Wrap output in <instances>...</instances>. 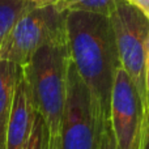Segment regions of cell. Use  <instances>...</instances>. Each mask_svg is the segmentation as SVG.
Segmentation results:
<instances>
[{
  "instance_id": "6da1fadb",
  "label": "cell",
  "mask_w": 149,
  "mask_h": 149,
  "mask_svg": "<svg viewBox=\"0 0 149 149\" xmlns=\"http://www.w3.org/2000/svg\"><path fill=\"white\" fill-rule=\"evenodd\" d=\"M67 46L77 72L92 90L101 115L109 119L114 79L120 67L110 17L68 10Z\"/></svg>"
},
{
  "instance_id": "7a4b0ae2",
  "label": "cell",
  "mask_w": 149,
  "mask_h": 149,
  "mask_svg": "<svg viewBox=\"0 0 149 149\" xmlns=\"http://www.w3.org/2000/svg\"><path fill=\"white\" fill-rule=\"evenodd\" d=\"M70 60L67 42H55L42 46L25 65H20L34 109L45 119L50 136H59Z\"/></svg>"
},
{
  "instance_id": "3957f363",
  "label": "cell",
  "mask_w": 149,
  "mask_h": 149,
  "mask_svg": "<svg viewBox=\"0 0 149 149\" xmlns=\"http://www.w3.org/2000/svg\"><path fill=\"white\" fill-rule=\"evenodd\" d=\"M67 15L58 4L30 8L0 43V59L25 65L42 46L67 42Z\"/></svg>"
},
{
  "instance_id": "277c9868",
  "label": "cell",
  "mask_w": 149,
  "mask_h": 149,
  "mask_svg": "<svg viewBox=\"0 0 149 149\" xmlns=\"http://www.w3.org/2000/svg\"><path fill=\"white\" fill-rule=\"evenodd\" d=\"M103 120L92 90L70 60L59 130L60 149H95Z\"/></svg>"
},
{
  "instance_id": "5b68a950",
  "label": "cell",
  "mask_w": 149,
  "mask_h": 149,
  "mask_svg": "<svg viewBox=\"0 0 149 149\" xmlns=\"http://www.w3.org/2000/svg\"><path fill=\"white\" fill-rule=\"evenodd\" d=\"M109 17L115 36L120 67L131 77L145 106V55L149 18L126 0H115Z\"/></svg>"
},
{
  "instance_id": "8992f818",
  "label": "cell",
  "mask_w": 149,
  "mask_h": 149,
  "mask_svg": "<svg viewBox=\"0 0 149 149\" xmlns=\"http://www.w3.org/2000/svg\"><path fill=\"white\" fill-rule=\"evenodd\" d=\"M110 123L120 149H140L144 103L131 77L122 67L114 79L110 100Z\"/></svg>"
},
{
  "instance_id": "52a82bcc",
  "label": "cell",
  "mask_w": 149,
  "mask_h": 149,
  "mask_svg": "<svg viewBox=\"0 0 149 149\" xmlns=\"http://www.w3.org/2000/svg\"><path fill=\"white\" fill-rule=\"evenodd\" d=\"M36 109L31 100L30 88L28 85L22 68L20 67L18 79L16 82L15 94H13L12 114L9 119L7 137H5V149H24L30 135L31 124Z\"/></svg>"
},
{
  "instance_id": "ba28073f",
  "label": "cell",
  "mask_w": 149,
  "mask_h": 149,
  "mask_svg": "<svg viewBox=\"0 0 149 149\" xmlns=\"http://www.w3.org/2000/svg\"><path fill=\"white\" fill-rule=\"evenodd\" d=\"M18 72L20 65L0 59V149H5V137L12 114L13 94Z\"/></svg>"
},
{
  "instance_id": "9c48e42d",
  "label": "cell",
  "mask_w": 149,
  "mask_h": 149,
  "mask_svg": "<svg viewBox=\"0 0 149 149\" xmlns=\"http://www.w3.org/2000/svg\"><path fill=\"white\" fill-rule=\"evenodd\" d=\"M33 7L37 5L21 0H0V43L4 41L18 18Z\"/></svg>"
},
{
  "instance_id": "30bf717a",
  "label": "cell",
  "mask_w": 149,
  "mask_h": 149,
  "mask_svg": "<svg viewBox=\"0 0 149 149\" xmlns=\"http://www.w3.org/2000/svg\"><path fill=\"white\" fill-rule=\"evenodd\" d=\"M115 4V0H60L59 5L64 10H84L109 16Z\"/></svg>"
},
{
  "instance_id": "8fae6325",
  "label": "cell",
  "mask_w": 149,
  "mask_h": 149,
  "mask_svg": "<svg viewBox=\"0 0 149 149\" xmlns=\"http://www.w3.org/2000/svg\"><path fill=\"white\" fill-rule=\"evenodd\" d=\"M50 144V132L46 126V122L42 115L36 111L31 124L30 135L24 149H49Z\"/></svg>"
},
{
  "instance_id": "7c38bea8",
  "label": "cell",
  "mask_w": 149,
  "mask_h": 149,
  "mask_svg": "<svg viewBox=\"0 0 149 149\" xmlns=\"http://www.w3.org/2000/svg\"><path fill=\"white\" fill-rule=\"evenodd\" d=\"M95 149H120L118 143H116L115 135H114V132H113L110 118L103 120L102 128H101V134H100V139H98Z\"/></svg>"
},
{
  "instance_id": "4fadbf2b",
  "label": "cell",
  "mask_w": 149,
  "mask_h": 149,
  "mask_svg": "<svg viewBox=\"0 0 149 149\" xmlns=\"http://www.w3.org/2000/svg\"><path fill=\"white\" fill-rule=\"evenodd\" d=\"M149 119V34L147 42V55H145V106H144V128L145 123ZM143 132V131H141Z\"/></svg>"
},
{
  "instance_id": "5bb4252c",
  "label": "cell",
  "mask_w": 149,
  "mask_h": 149,
  "mask_svg": "<svg viewBox=\"0 0 149 149\" xmlns=\"http://www.w3.org/2000/svg\"><path fill=\"white\" fill-rule=\"evenodd\" d=\"M130 4L135 5L136 8H139L143 13L149 18V0H126Z\"/></svg>"
},
{
  "instance_id": "9a60e30c",
  "label": "cell",
  "mask_w": 149,
  "mask_h": 149,
  "mask_svg": "<svg viewBox=\"0 0 149 149\" xmlns=\"http://www.w3.org/2000/svg\"><path fill=\"white\" fill-rule=\"evenodd\" d=\"M140 149H149V119L145 123L141 132V141H140Z\"/></svg>"
},
{
  "instance_id": "2e32d148",
  "label": "cell",
  "mask_w": 149,
  "mask_h": 149,
  "mask_svg": "<svg viewBox=\"0 0 149 149\" xmlns=\"http://www.w3.org/2000/svg\"><path fill=\"white\" fill-rule=\"evenodd\" d=\"M21 1L31 3V4L37 5V7H45V5H54V4H59L60 0H21Z\"/></svg>"
},
{
  "instance_id": "e0dca14e",
  "label": "cell",
  "mask_w": 149,
  "mask_h": 149,
  "mask_svg": "<svg viewBox=\"0 0 149 149\" xmlns=\"http://www.w3.org/2000/svg\"><path fill=\"white\" fill-rule=\"evenodd\" d=\"M49 149H60L59 136H50V144Z\"/></svg>"
}]
</instances>
